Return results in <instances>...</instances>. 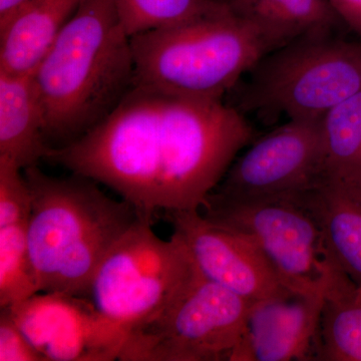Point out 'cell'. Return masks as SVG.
I'll use <instances>...</instances> for the list:
<instances>
[{"label": "cell", "instance_id": "7a4b0ae2", "mask_svg": "<svg viewBox=\"0 0 361 361\" xmlns=\"http://www.w3.org/2000/svg\"><path fill=\"white\" fill-rule=\"evenodd\" d=\"M23 172L32 197L26 239L39 291L87 297L97 267L139 219L137 211L82 176L52 177L37 166Z\"/></svg>", "mask_w": 361, "mask_h": 361}, {"label": "cell", "instance_id": "ac0fdd59", "mask_svg": "<svg viewBox=\"0 0 361 361\" xmlns=\"http://www.w3.org/2000/svg\"><path fill=\"white\" fill-rule=\"evenodd\" d=\"M226 0H115L116 11L130 37L169 27L212 13Z\"/></svg>", "mask_w": 361, "mask_h": 361}, {"label": "cell", "instance_id": "7c38bea8", "mask_svg": "<svg viewBox=\"0 0 361 361\" xmlns=\"http://www.w3.org/2000/svg\"><path fill=\"white\" fill-rule=\"evenodd\" d=\"M82 0H30L0 23V71L30 75Z\"/></svg>", "mask_w": 361, "mask_h": 361}, {"label": "cell", "instance_id": "ffe728a7", "mask_svg": "<svg viewBox=\"0 0 361 361\" xmlns=\"http://www.w3.org/2000/svg\"><path fill=\"white\" fill-rule=\"evenodd\" d=\"M32 197L23 169L0 157V227L27 223Z\"/></svg>", "mask_w": 361, "mask_h": 361}, {"label": "cell", "instance_id": "30bf717a", "mask_svg": "<svg viewBox=\"0 0 361 361\" xmlns=\"http://www.w3.org/2000/svg\"><path fill=\"white\" fill-rule=\"evenodd\" d=\"M206 279L251 302L292 292L250 239L207 219L200 210L166 212Z\"/></svg>", "mask_w": 361, "mask_h": 361}, {"label": "cell", "instance_id": "e0dca14e", "mask_svg": "<svg viewBox=\"0 0 361 361\" xmlns=\"http://www.w3.org/2000/svg\"><path fill=\"white\" fill-rule=\"evenodd\" d=\"M250 14L284 42L330 32L341 18L329 0H250Z\"/></svg>", "mask_w": 361, "mask_h": 361}, {"label": "cell", "instance_id": "4fadbf2b", "mask_svg": "<svg viewBox=\"0 0 361 361\" xmlns=\"http://www.w3.org/2000/svg\"><path fill=\"white\" fill-rule=\"evenodd\" d=\"M324 255L361 286V188L323 179L305 192Z\"/></svg>", "mask_w": 361, "mask_h": 361}, {"label": "cell", "instance_id": "9a60e30c", "mask_svg": "<svg viewBox=\"0 0 361 361\" xmlns=\"http://www.w3.org/2000/svg\"><path fill=\"white\" fill-rule=\"evenodd\" d=\"M325 259L315 360L361 361V286Z\"/></svg>", "mask_w": 361, "mask_h": 361}, {"label": "cell", "instance_id": "7402d4cb", "mask_svg": "<svg viewBox=\"0 0 361 361\" xmlns=\"http://www.w3.org/2000/svg\"><path fill=\"white\" fill-rule=\"evenodd\" d=\"M337 16L361 37V0H329Z\"/></svg>", "mask_w": 361, "mask_h": 361}, {"label": "cell", "instance_id": "d6986e66", "mask_svg": "<svg viewBox=\"0 0 361 361\" xmlns=\"http://www.w3.org/2000/svg\"><path fill=\"white\" fill-rule=\"evenodd\" d=\"M26 224L0 227V308L11 307L39 293Z\"/></svg>", "mask_w": 361, "mask_h": 361}, {"label": "cell", "instance_id": "6da1fadb", "mask_svg": "<svg viewBox=\"0 0 361 361\" xmlns=\"http://www.w3.org/2000/svg\"><path fill=\"white\" fill-rule=\"evenodd\" d=\"M134 73L115 0H82L32 75L51 148L71 144L111 115L132 90Z\"/></svg>", "mask_w": 361, "mask_h": 361}, {"label": "cell", "instance_id": "2e32d148", "mask_svg": "<svg viewBox=\"0 0 361 361\" xmlns=\"http://www.w3.org/2000/svg\"><path fill=\"white\" fill-rule=\"evenodd\" d=\"M323 179L361 188V90L320 121Z\"/></svg>", "mask_w": 361, "mask_h": 361}, {"label": "cell", "instance_id": "603a6c76", "mask_svg": "<svg viewBox=\"0 0 361 361\" xmlns=\"http://www.w3.org/2000/svg\"><path fill=\"white\" fill-rule=\"evenodd\" d=\"M30 0H0V23H4Z\"/></svg>", "mask_w": 361, "mask_h": 361}, {"label": "cell", "instance_id": "52a82bcc", "mask_svg": "<svg viewBox=\"0 0 361 361\" xmlns=\"http://www.w3.org/2000/svg\"><path fill=\"white\" fill-rule=\"evenodd\" d=\"M305 192L245 200L209 196L201 210L207 219L250 239L288 290L310 293L322 288L326 260Z\"/></svg>", "mask_w": 361, "mask_h": 361}, {"label": "cell", "instance_id": "5b68a950", "mask_svg": "<svg viewBox=\"0 0 361 361\" xmlns=\"http://www.w3.org/2000/svg\"><path fill=\"white\" fill-rule=\"evenodd\" d=\"M152 224L139 218L114 244L87 297L128 336L160 317L200 274L179 235L161 239Z\"/></svg>", "mask_w": 361, "mask_h": 361}, {"label": "cell", "instance_id": "8992f818", "mask_svg": "<svg viewBox=\"0 0 361 361\" xmlns=\"http://www.w3.org/2000/svg\"><path fill=\"white\" fill-rule=\"evenodd\" d=\"M252 304L199 274L160 317L130 332L118 360H230Z\"/></svg>", "mask_w": 361, "mask_h": 361}, {"label": "cell", "instance_id": "44dd1931", "mask_svg": "<svg viewBox=\"0 0 361 361\" xmlns=\"http://www.w3.org/2000/svg\"><path fill=\"white\" fill-rule=\"evenodd\" d=\"M0 361H45L21 331L8 307L0 310Z\"/></svg>", "mask_w": 361, "mask_h": 361}, {"label": "cell", "instance_id": "3957f363", "mask_svg": "<svg viewBox=\"0 0 361 361\" xmlns=\"http://www.w3.org/2000/svg\"><path fill=\"white\" fill-rule=\"evenodd\" d=\"M133 87L223 99L263 56L281 45L274 33L231 1L212 13L130 37Z\"/></svg>", "mask_w": 361, "mask_h": 361}, {"label": "cell", "instance_id": "5bb4252c", "mask_svg": "<svg viewBox=\"0 0 361 361\" xmlns=\"http://www.w3.org/2000/svg\"><path fill=\"white\" fill-rule=\"evenodd\" d=\"M51 149L32 75L0 71V157L25 170L45 160Z\"/></svg>", "mask_w": 361, "mask_h": 361}, {"label": "cell", "instance_id": "9c48e42d", "mask_svg": "<svg viewBox=\"0 0 361 361\" xmlns=\"http://www.w3.org/2000/svg\"><path fill=\"white\" fill-rule=\"evenodd\" d=\"M8 308L45 361L118 360L127 341L87 297L39 292Z\"/></svg>", "mask_w": 361, "mask_h": 361}, {"label": "cell", "instance_id": "277c9868", "mask_svg": "<svg viewBox=\"0 0 361 361\" xmlns=\"http://www.w3.org/2000/svg\"><path fill=\"white\" fill-rule=\"evenodd\" d=\"M239 92V111L322 121L361 90V44L304 35L263 56Z\"/></svg>", "mask_w": 361, "mask_h": 361}, {"label": "cell", "instance_id": "ba28073f", "mask_svg": "<svg viewBox=\"0 0 361 361\" xmlns=\"http://www.w3.org/2000/svg\"><path fill=\"white\" fill-rule=\"evenodd\" d=\"M320 121L288 120L237 157L210 196L245 200L307 191L322 180Z\"/></svg>", "mask_w": 361, "mask_h": 361}, {"label": "cell", "instance_id": "8fae6325", "mask_svg": "<svg viewBox=\"0 0 361 361\" xmlns=\"http://www.w3.org/2000/svg\"><path fill=\"white\" fill-rule=\"evenodd\" d=\"M323 284L310 293L288 292L252 304L232 361L315 360Z\"/></svg>", "mask_w": 361, "mask_h": 361}]
</instances>
